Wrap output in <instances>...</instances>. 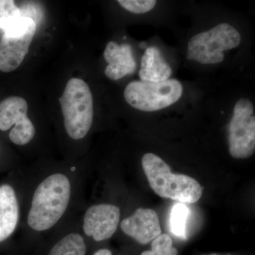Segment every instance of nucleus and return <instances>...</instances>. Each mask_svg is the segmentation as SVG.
Wrapping results in <instances>:
<instances>
[{"label": "nucleus", "mask_w": 255, "mask_h": 255, "mask_svg": "<svg viewBox=\"0 0 255 255\" xmlns=\"http://www.w3.org/2000/svg\"><path fill=\"white\" fill-rule=\"evenodd\" d=\"M71 186L65 174L55 173L46 178L37 187L28 214L29 227L47 231L65 214L70 202Z\"/></svg>", "instance_id": "nucleus-1"}, {"label": "nucleus", "mask_w": 255, "mask_h": 255, "mask_svg": "<svg viewBox=\"0 0 255 255\" xmlns=\"http://www.w3.org/2000/svg\"><path fill=\"white\" fill-rule=\"evenodd\" d=\"M142 166L150 187L155 194L182 204H194L202 196L203 189L194 178L172 173L170 167L153 153H146Z\"/></svg>", "instance_id": "nucleus-2"}, {"label": "nucleus", "mask_w": 255, "mask_h": 255, "mask_svg": "<svg viewBox=\"0 0 255 255\" xmlns=\"http://www.w3.org/2000/svg\"><path fill=\"white\" fill-rule=\"evenodd\" d=\"M64 125L69 136L80 140L86 136L93 122V97L88 85L80 78H72L59 98Z\"/></svg>", "instance_id": "nucleus-3"}, {"label": "nucleus", "mask_w": 255, "mask_h": 255, "mask_svg": "<svg viewBox=\"0 0 255 255\" xmlns=\"http://www.w3.org/2000/svg\"><path fill=\"white\" fill-rule=\"evenodd\" d=\"M241 42L237 29L228 23H221L191 38L188 43L187 59L206 65L220 63L224 60L223 52L236 48Z\"/></svg>", "instance_id": "nucleus-4"}, {"label": "nucleus", "mask_w": 255, "mask_h": 255, "mask_svg": "<svg viewBox=\"0 0 255 255\" xmlns=\"http://www.w3.org/2000/svg\"><path fill=\"white\" fill-rule=\"evenodd\" d=\"M182 93V84L176 79L159 82L133 81L126 87L124 98L133 108L150 112L173 105Z\"/></svg>", "instance_id": "nucleus-5"}, {"label": "nucleus", "mask_w": 255, "mask_h": 255, "mask_svg": "<svg viewBox=\"0 0 255 255\" xmlns=\"http://www.w3.org/2000/svg\"><path fill=\"white\" fill-rule=\"evenodd\" d=\"M36 30L31 18L19 16L4 31L0 41V70L4 73L18 68L27 54Z\"/></svg>", "instance_id": "nucleus-6"}, {"label": "nucleus", "mask_w": 255, "mask_h": 255, "mask_svg": "<svg viewBox=\"0 0 255 255\" xmlns=\"http://www.w3.org/2000/svg\"><path fill=\"white\" fill-rule=\"evenodd\" d=\"M251 101L241 99L235 105L228 127V147L233 158H249L255 150V118Z\"/></svg>", "instance_id": "nucleus-7"}, {"label": "nucleus", "mask_w": 255, "mask_h": 255, "mask_svg": "<svg viewBox=\"0 0 255 255\" xmlns=\"http://www.w3.org/2000/svg\"><path fill=\"white\" fill-rule=\"evenodd\" d=\"M27 111V102L22 97H10L0 103V130L5 131L15 125L9 132V139L16 145H26L36 133Z\"/></svg>", "instance_id": "nucleus-8"}, {"label": "nucleus", "mask_w": 255, "mask_h": 255, "mask_svg": "<svg viewBox=\"0 0 255 255\" xmlns=\"http://www.w3.org/2000/svg\"><path fill=\"white\" fill-rule=\"evenodd\" d=\"M121 211L117 206L102 204L89 208L84 216V232L95 241H105L117 231Z\"/></svg>", "instance_id": "nucleus-9"}, {"label": "nucleus", "mask_w": 255, "mask_h": 255, "mask_svg": "<svg viewBox=\"0 0 255 255\" xmlns=\"http://www.w3.org/2000/svg\"><path fill=\"white\" fill-rule=\"evenodd\" d=\"M121 228L125 234L141 245L147 244L162 234L158 216L150 209L139 208L122 221Z\"/></svg>", "instance_id": "nucleus-10"}, {"label": "nucleus", "mask_w": 255, "mask_h": 255, "mask_svg": "<svg viewBox=\"0 0 255 255\" xmlns=\"http://www.w3.org/2000/svg\"><path fill=\"white\" fill-rule=\"evenodd\" d=\"M104 57L109 63L105 75L110 80H118L133 73L136 68L131 46L127 43L119 46L115 42H110L106 46Z\"/></svg>", "instance_id": "nucleus-11"}, {"label": "nucleus", "mask_w": 255, "mask_h": 255, "mask_svg": "<svg viewBox=\"0 0 255 255\" xmlns=\"http://www.w3.org/2000/svg\"><path fill=\"white\" fill-rule=\"evenodd\" d=\"M18 221V204L16 193L8 184L0 187V242L9 237Z\"/></svg>", "instance_id": "nucleus-12"}, {"label": "nucleus", "mask_w": 255, "mask_h": 255, "mask_svg": "<svg viewBox=\"0 0 255 255\" xmlns=\"http://www.w3.org/2000/svg\"><path fill=\"white\" fill-rule=\"evenodd\" d=\"M172 70L166 62L157 47H150L145 50L141 59L139 71L140 80L143 82H159L169 80Z\"/></svg>", "instance_id": "nucleus-13"}, {"label": "nucleus", "mask_w": 255, "mask_h": 255, "mask_svg": "<svg viewBox=\"0 0 255 255\" xmlns=\"http://www.w3.org/2000/svg\"><path fill=\"white\" fill-rule=\"evenodd\" d=\"M86 251V244L81 235L70 233L58 241L48 255H85Z\"/></svg>", "instance_id": "nucleus-14"}, {"label": "nucleus", "mask_w": 255, "mask_h": 255, "mask_svg": "<svg viewBox=\"0 0 255 255\" xmlns=\"http://www.w3.org/2000/svg\"><path fill=\"white\" fill-rule=\"evenodd\" d=\"M189 216L187 206L182 203H178L173 206L170 216L171 231L178 238L185 239L186 226Z\"/></svg>", "instance_id": "nucleus-15"}, {"label": "nucleus", "mask_w": 255, "mask_h": 255, "mask_svg": "<svg viewBox=\"0 0 255 255\" xmlns=\"http://www.w3.org/2000/svg\"><path fill=\"white\" fill-rule=\"evenodd\" d=\"M178 251L173 247V241L167 234L159 235L152 241L151 251H145L141 255H177Z\"/></svg>", "instance_id": "nucleus-16"}, {"label": "nucleus", "mask_w": 255, "mask_h": 255, "mask_svg": "<svg viewBox=\"0 0 255 255\" xmlns=\"http://www.w3.org/2000/svg\"><path fill=\"white\" fill-rule=\"evenodd\" d=\"M122 7L134 14H145L151 11L156 5L155 0H119Z\"/></svg>", "instance_id": "nucleus-17"}, {"label": "nucleus", "mask_w": 255, "mask_h": 255, "mask_svg": "<svg viewBox=\"0 0 255 255\" xmlns=\"http://www.w3.org/2000/svg\"><path fill=\"white\" fill-rule=\"evenodd\" d=\"M93 255H112V253L108 249H101Z\"/></svg>", "instance_id": "nucleus-18"}]
</instances>
